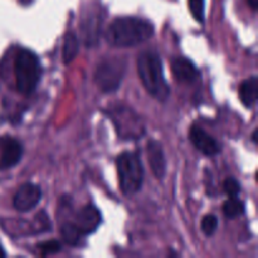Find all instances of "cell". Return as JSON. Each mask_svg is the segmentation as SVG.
<instances>
[{"label": "cell", "mask_w": 258, "mask_h": 258, "mask_svg": "<svg viewBox=\"0 0 258 258\" xmlns=\"http://www.w3.org/2000/svg\"><path fill=\"white\" fill-rule=\"evenodd\" d=\"M154 34L150 22L135 17H123L113 20L106 33V39L116 47H134L146 42Z\"/></svg>", "instance_id": "6da1fadb"}, {"label": "cell", "mask_w": 258, "mask_h": 258, "mask_svg": "<svg viewBox=\"0 0 258 258\" xmlns=\"http://www.w3.org/2000/svg\"><path fill=\"white\" fill-rule=\"evenodd\" d=\"M138 72L145 90L159 101L169 97L170 88L165 80L163 63L158 53L145 50L138 57Z\"/></svg>", "instance_id": "7a4b0ae2"}, {"label": "cell", "mask_w": 258, "mask_h": 258, "mask_svg": "<svg viewBox=\"0 0 258 258\" xmlns=\"http://www.w3.org/2000/svg\"><path fill=\"white\" fill-rule=\"evenodd\" d=\"M15 82L22 95H30L35 91L42 76L39 58L28 49H20L15 57Z\"/></svg>", "instance_id": "3957f363"}, {"label": "cell", "mask_w": 258, "mask_h": 258, "mask_svg": "<svg viewBox=\"0 0 258 258\" xmlns=\"http://www.w3.org/2000/svg\"><path fill=\"white\" fill-rule=\"evenodd\" d=\"M120 180V188L125 196H133L141 188L144 179V168L138 154L126 151L116 160Z\"/></svg>", "instance_id": "277c9868"}, {"label": "cell", "mask_w": 258, "mask_h": 258, "mask_svg": "<svg viewBox=\"0 0 258 258\" xmlns=\"http://www.w3.org/2000/svg\"><path fill=\"white\" fill-rule=\"evenodd\" d=\"M127 70V62L123 57H106L97 66L95 81L103 92H113L120 87Z\"/></svg>", "instance_id": "5b68a950"}, {"label": "cell", "mask_w": 258, "mask_h": 258, "mask_svg": "<svg viewBox=\"0 0 258 258\" xmlns=\"http://www.w3.org/2000/svg\"><path fill=\"white\" fill-rule=\"evenodd\" d=\"M42 198V190L33 183H25L20 186L13 198V206L18 212H29L38 206Z\"/></svg>", "instance_id": "8992f818"}, {"label": "cell", "mask_w": 258, "mask_h": 258, "mask_svg": "<svg viewBox=\"0 0 258 258\" xmlns=\"http://www.w3.org/2000/svg\"><path fill=\"white\" fill-rule=\"evenodd\" d=\"M101 221L102 219H101L100 211L93 206H86L77 212L72 223L85 237L87 234L93 233L101 224Z\"/></svg>", "instance_id": "52a82bcc"}, {"label": "cell", "mask_w": 258, "mask_h": 258, "mask_svg": "<svg viewBox=\"0 0 258 258\" xmlns=\"http://www.w3.org/2000/svg\"><path fill=\"white\" fill-rule=\"evenodd\" d=\"M146 155L154 176L161 180L166 174V159L161 144L156 140L149 141L146 145Z\"/></svg>", "instance_id": "ba28073f"}, {"label": "cell", "mask_w": 258, "mask_h": 258, "mask_svg": "<svg viewBox=\"0 0 258 258\" xmlns=\"http://www.w3.org/2000/svg\"><path fill=\"white\" fill-rule=\"evenodd\" d=\"M190 140L193 143V145L198 149L201 153H203L207 156H213L221 151V146L219 144L209 135L208 133L203 130L199 126H193L190 128Z\"/></svg>", "instance_id": "9c48e42d"}, {"label": "cell", "mask_w": 258, "mask_h": 258, "mask_svg": "<svg viewBox=\"0 0 258 258\" xmlns=\"http://www.w3.org/2000/svg\"><path fill=\"white\" fill-rule=\"evenodd\" d=\"M23 155L22 144L14 139L7 138L3 140L0 154V169H9L17 165Z\"/></svg>", "instance_id": "30bf717a"}, {"label": "cell", "mask_w": 258, "mask_h": 258, "mask_svg": "<svg viewBox=\"0 0 258 258\" xmlns=\"http://www.w3.org/2000/svg\"><path fill=\"white\" fill-rule=\"evenodd\" d=\"M171 71L176 81L180 83H193L198 80L199 71L191 60L178 57L171 62Z\"/></svg>", "instance_id": "8fae6325"}, {"label": "cell", "mask_w": 258, "mask_h": 258, "mask_svg": "<svg viewBox=\"0 0 258 258\" xmlns=\"http://www.w3.org/2000/svg\"><path fill=\"white\" fill-rule=\"evenodd\" d=\"M257 90L258 80L256 76H252L248 80L243 81L239 86V97L242 103L247 108H252L257 102Z\"/></svg>", "instance_id": "7c38bea8"}, {"label": "cell", "mask_w": 258, "mask_h": 258, "mask_svg": "<svg viewBox=\"0 0 258 258\" xmlns=\"http://www.w3.org/2000/svg\"><path fill=\"white\" fill-rule=\"evenodd\" d=\"M78 53V39L73 32H68L64 37L62 49L63 63L68 64L75 59V57Z\"/></svg>", "instance_id": "4fadbf2b"}, {"label": "cell", "mask_w": 258, "mask_h": 258, "mask_svg": "<svg viewBox=\"0 0 258 258\" xmlns=\"http://www.w3.org/2000/svg\"><path fill=\"white\" fill-rule=\"evenodd\" d=\"M60 234H62L63 241L67 244H71V246H77L83 237L82 233L76 228L72 222H66V223L62 224Z\"/></svg>", "instance_id": "5bb4252c"}, {"label": "cell", "mask_w": 258, "mask_h": 258, "mask_svg": "<svg viewBox=\"0 0 258 258\" xmlns=\"http://www.w3.org/2000/svg\"><path fill=\"white\" fill-rule=\"evenodd\" d=\"M244 211H246L244 203L242 201H239L237 197H231L223 204V213L228 218H237L241 214H243Z\"/></svg>", "instance_id": "9a60e30c"}, {"label": "cell", "mask_w": 258, "mask_h": 258, "mask_svg": "<svg viewBox=\"0 0 258 258\" xmlns=\"http://www.w3.org/2000/svg\"><path fill=\"white\" fill-rule=\"evenodd\" d=\"M33 228V233H43L50 229V222L47 214L44 212H40L39 214L34 217V226Z\"/></svg>", "instance_id": "2e32d148"}, {"label": "cell", "mask_w": 258, "mask_h": 258, "mask_svg": "<svg viewBox=\"0 0 258 258\" xmlns=\"http://www.w3.org/2000/svg\"><path fill=\"white\" fill-rule=\"evenodd\" d=\"M202 231L206 236H212L214 234V232L217 231V227H218V219L214 214H208V216L204 217L201 222Z\"/></svg>", "instance_id": "e0dca14e"}, {"label": "cell", "mask_w": 258, "mask_h": 258, "mask_svg": "<svg viewBox=\"0 0 258 258\" xmlns=\"http://www.w3.org/2000/svg\"><path fill=\"white\" fill-rule=\"evenodd\" d=\"M189 9H190L191 15L198 22H203L204 20V5L206 2L204 0H188Z\"/></svg>", "instance_id": "ac0fdd59"}, {"label": "cell", "mask_w": 258, "mask_h": 258, "mask_svg": "<svg viewBox=\"0 0 258 258\" xmlns=\"http://www.w3.org/2000/svg\"><path fill=\"white\" fill-rule=\"evenodd\" d=\"M42 256H49V254H55L60 251V243L58 241H47L38 244Z\"/></svg>", "instance_id": "d6986e66"}, {"label": "cell", "mask_w": 258, "mask_h": 258, "mask_svg": "<svg viewBox=\"0 0 258 258\" xmlns=\"http://www.w3.org/2000/svg\"><path fill=\"white\" fill-rule=\"evenodd\" d=\"M223 190L229 198H231V197H238L239 191H241V185H239V183L236 179L228 178L224 180Z\"/></svg>", "instance_id": "ffe728a7"}, {"label": "cell", "mask_w": 258, "mask_h": 258, "mask_svg": "<svg viewBox=\"0 0 258 258\" xmlns=\"http://www.w3.org/2000/svg\"><path fill=\"white\" fill-rule=\"evenodd\" d=\"M247 2H248L249 7H251L252 9H253V10L257 9V7H258V0H247Z\"/></svg>", "instance_id": "44dd1931"}, {"label": "cell", "mask_w": 258, "mask_h": 258, "mask_svg": "<svg viewBox=\"0 0 258 258\" xmlns=\"http://www.w3.org/2000/svg\"><path fill=\"white\" fill-rule=\"evenodd\" d=\"M257 133H258V131L254 130L253 134H252V141H253L254 144H257Z\"/></svg>", "instance_id": "7402d4cb"}, {"label": "cell", "mask_w": 258, "mask_h": 258, "mask_svg": "<svg viewBox=\"0 0 258 258\" xmlns=\"http://www.w3.org/2000/svg\"><path fill=\"white\" fill-rule=\"evenodd\" d=\"M2 257H5V251L3 249L2 244H0V258H2Z\"/></svg>", "instance_id": "603a6c76"}]
</instances>
